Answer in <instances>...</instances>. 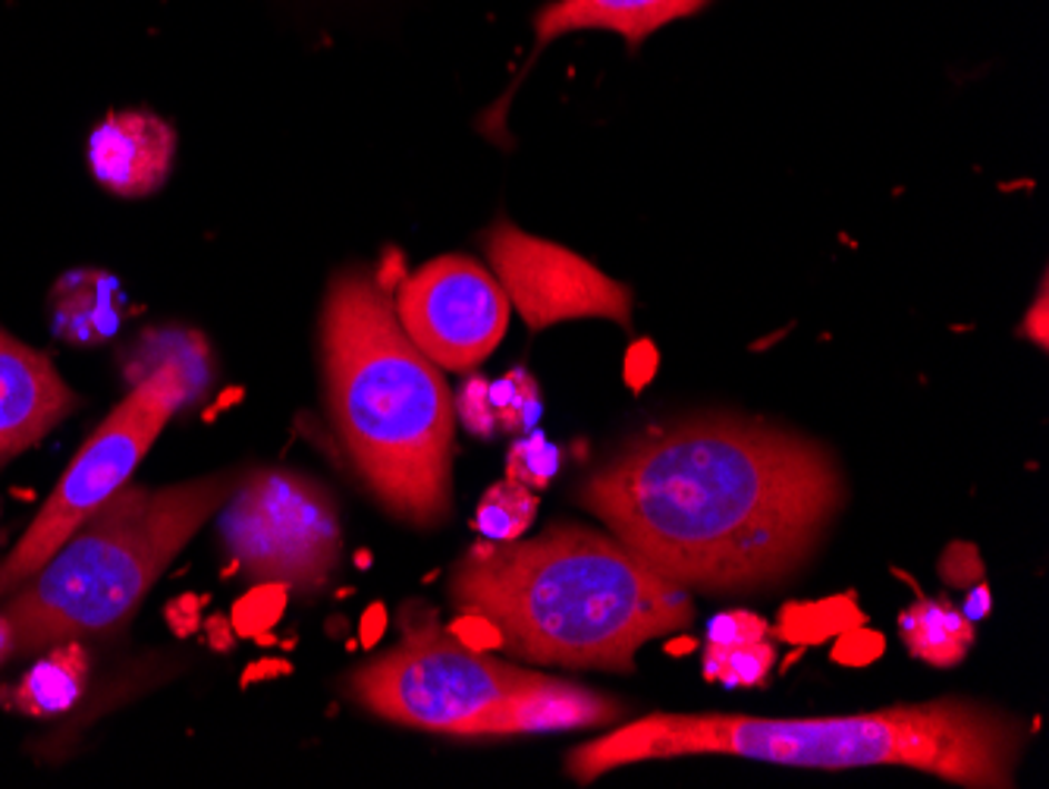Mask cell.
Segmentation results:
<instances>
[{
	"label": "cell",
	"instance_id": "32",
	"mask_svg": "<svg viewBox=\"0 0 1049 789\" xmlns=\"http://www.w3.org/2000/svg\"><path fill=\"white\" fill-rule=\"evenodd\" d=\"M10 658H17V632L10 616L0 611V666L7 664Z\"/></svg>",
	"mask_w": 1049,
	"mask_h": 789
},
{
	"label": "cell",
	"instance_id": "19",
	"mask_svg": "<svg viewBox=\"0 0 1049 789\" xmlns=\"http://www.w3.org/2000/svg\"><path fill=\"white\" fill-rule=\"evenodd\" d=\"M488 393L493 416H497V428L507 435H522L541 419V390L535 384L531 371H507L503 378L490 381Z\"/></svg>",
	"mask_w": 1049,
	"mask_h": 789
},
{
	"label": "cell",
	"instance_id": "29",
	"mask_svg": "<svg viewBox=\"0 0 1049 789\" xmlns=\"http://www.w3.org/2000/svg\"><path fill=\"white\" fill-rule=\"evenodd\" d=\"M880 651H883V639H876V635H871V632L861 630V632H849V635L842 639V645L836 654H840V661H845L849 654H855L852 661H871V658H876Z\"/></svg>",
	"mask_w": 1049,
	"mask_h": 789
},
{
	"label": "cell",
	"instance_id": "3",
	"mask_svg": "<svg viewBox=\"0 0 1049 789\" xmlns=\"http://www.w3.org/2000/svg\"><path fill=\"white\" fill-rule=\"evenodd\" d=\"M1028 727L1014 714L968 699L892 704L849 718L645 714L588 739L566 758L576 783L664 758L729 754L788 768H914L962 787H1014Z\"/></svg>",
	"mask_w": 1049,
	"mask_h": 789
},
{
	"label": "cell",
	"instance_id": "4",
	"mask_svg": "<svg viewBox=\"0 0 1049 789\" xmlns=\"http://www.w3.org/2000/svg\"><path fill=\"white\" fill-rule=\"evenodd\" d=\"M321 359L336 438L362 485L409 526H440L453 507V393L365 267L331 281Z\"/></svg>",
	"mask_w": 1049,
	"mask_h": 789
},
{
	"label": "cell",
	"instance_id": "11",
	"mask_svg": "<svg viewBox=\"0 0 1049 789\" xmlns=\"http://www.w3.org/2000/svg\"><path fill=\"white\" fill-rule=\"evenodd\" d=\"M79 409L51 359L0 328V466L48 438Z\"/></svg>",
	"mask_w": 1049,
	"mask_h": 789
},
{
	"label": "cell",
	"instance_id": "8",
	"mask_svg": "<svg viewBox=\"0 0 1049 789\" xmlns=\"http://www.w3.org/2000/svg\"><path fill=\"white\" fill-rule=\"evenodd\" d=\"M217 535L233 566L255 582L321 592L343 557L333 494L293 469H255L217 509Z\"/></svg>",
	"mask_w": 1049,
	"mask_h": 789
},
{
	"label": "cell",
	"instance_id": "30",
	"mask_svg": "<svg viewBox=\"0 0 1049 789\" xmlns=\"http://www.w3.org/2000/svg\"><path fill=\"white\" fill-rule=\"evenodd\" d=\"M386 630V611L384 604H371L362 616V645L365 649H374L378 645V639L384 635Z\"/></svg>",
	"mask_w": 1049,
	"mask_h": 789
},
{
	"label": "cell",
	"instance_id": "31",
	"mask_svg": "<svg viewBox=\"0 0 1049 789\" xmlns=\"http://www.w3.org/2000/svg\"><path fill=\"white\" fill-rule=\"evenodd\" d=\"M1033 312H1037V321H1028L1021 333L1025 337H1033L1037 340V347H1047V296H1043V290H1040V299H1037V305H1033Z\"/></svg>",
	"mask_w": 1049,
	"mask_h": 789
},
{
	"label": "cell",
	"instance_id": "28",
	"mask_svg": "<svg viewBox=\"0 0 1049 789\" xmlns=\"http://www.w3.org/2000/svg\"><path fill=\"white\" fill-rule=\"evenodd\" d=\"M290 673H293V664L286 658H258L255 664H248L243 670V689L258 683H274V680L290 676Z\"/></svg>",
	"mask_w": 1049,
	"mask_h": 789
},
{
	"label": "cell",
	"instance_id": "23",
	"mask_svg": "<svg viewBox=\"0 0 1049 789\" xmlns=\"http://www.w3.org/2000/svg\"><path fill=\"white\" fill-rule=\"evenodd\" d=\"M453 412L462 419V425L478 435V438H490L493 431H500L497 428V416H493V406H490V393H488V381L484 378H469L462 390L455 393L453 400Z\"/></svg>",
	"mask_w": 1049,
	"mask_h": 789
},
{
	"label": "cell",
	"instance_id": "1",
	"mask_svg": "<svg viewBox=\"0 0 1049 789\" xmlns=\"http://www.w3.org/2000/svg\"><path fill=\"white\" fill-rule=\"evenodd\" d=\"M576 500L685 592H752L811 561L845 481L836 457L805 435L695 416L626 440Z\"/></svg>",
	"mask_w": 1049,
	"mask_h": 789
},
{
	"label": "cell",
	"instance_id": "22",
	"mask_svg": "<svg viewBox=\"0 0 1049 789\" xmlns=\"http://www.w3.org/2000/svg\"><path fill=\"white\" fill-rule=\"evenodd\" d=\"M560 447L550 444L541 431H531L528 438H519L509 447L507 475L531 491H543L560 473Z\"/></svg>",
	"mask_w": 1049,
	"mask_h": 789
},
{
	"label": "cell",
	"instance_id": "12",
	"mask_svg": "<svg viewBox=\"0 0 1049 789\" xmlns=\"http://www.w3.org/2000/svg\"><path fill=\"white\" fill-rule=\"evenodd\" d=\"M176 158V133L151 110H114L88 139L95 179L122 198H145L167 183Z\"/></svg>",
	"mask_w": 1049,
	"mask_h": 789
},
{
	"label": "cell",
	"instance_id": "13",
	"mask_svg": "<svg viewBox=\"0 0 1049 789\" xmlns=\"http://www.w3.org/2000/svg\"><path fill=\"white\" fill-rule=\"evenodd\" d=\"M707 3L710 0H550L535 17L531 64L550 41L572 32H612L629 51H638L647 36L676 19L695 17Z\"/></svg>",
	"mask_w": 1049,
	"mask_h": 789
},
{
	"label": "cell",
	"instance_id": "24",
	"mask_svg": "<svg viewBox=\"0 0 1049 789\" xmlns=\"http://www.w3.org/2000/svg\"><path fill=\"white\" fill-rule=\"evenodd\" d=\"M764 635H767V623H764L761 616L745 614V611H733V614H719L710 620V626H707V645L735 649V645L761 642Z\"/></svg>",
	"mask_w": 1049,
	"mask_h": 789
},
{
	"label": "cell",
	"instance_id": "6",
	"mask_svg": "<svg viewBox=\"0 0 1049 789\" xmlns=\"http://www.w3.org/2000/svg\"><path fill=\"white\" fill-rule=\"evenodd\" d=\"M346 692L378 718L462 739L597 730L626 714L612 695L465 649L434 614L405 620L400 645L352 670Z\"/></svg>",
	"mask_w": 1049,
	"mask_h": 789
},
{
	"label": "cell",
	"instance_id": "33",
	"mask_svg": "<svg viewBox=\"0 0 1049 789\" xmlns=\"http://www.w3.org/2000/svg\"><path fill=\"white\" fill-rule=\"evenodd\" d=\"M987 611H990V592H987V588L980 585L978 592L971 595V604H968V611H962V614L968 616V620H980V616H987Z\"/></svg>",
	"mask_w": 1049,
	"mask_h": 789
},
{
	"label": "cell",
	"instance_id": "21",
	"mask_svg": "<svg viewBox=\"0 0 1049 789\" xmlns=\"http://www.w3.org/2000/svg\"><path fill=\"white\" fill-rule=\"evenodd\" d=\"M773 661H776V651L769 649L764 639L752 645H735V649L707 645L704 676L723 685H757L769 673Z\"/></svg>",
	"mask_w": 1049,
	"mask_h": 789
},
{
	"label": "cell",
	"instance_id": "17",
	"mask_svg": "<svg viewBox=\"0 0 1049 789\" xmlns=\"http://www.w3.org/2000/svg\"><path fill=\"white\" fill-rule=\"evenodd\" d=\"M902 642L909 645L914 658L928 661L933 666H955L974 642L971 620L952 607L949 601H914L899 616Z\"/></svg>",
	"mask_w": 1049,
	"mask_h": 789
},
{
	"label": "cell",
	"instance_id": "25",
	"mask_svg": "<svg viewBox=\"0 0 1049 789\" xmlns=\"http://www.w3.org/2000/svg\"><path fill=\"white\" fill-rule=\"evenodd\" d=\"M210 604L208 595H195V592H183L167 601L164 607V620H167V630L174 632L176 639H189L195 632L202 630V620H205V607Z\"/></svg>",
	"mask_w": 1049,
	"mask_h": 789
},
{
	"label": "cell",
	"instance_id": "10",
	"mask_svg": "<svg viewBox=\"0 0 1049 789\" xmlns=\"http://www.w3.org/2000/svg\"><path fill=\"white\" fill-rule=\"evenodd\" d=\"M481 243L509 305L531 331L576 318H607L631 328L629 286L612 281L572 249L531 236L507 217L493 221Z\"/></svg>",
	"mask_w": 1049,
	"mask_h": 789
},
{
	"label": "cell",
	"instance_id": "26",
	"mask_svg": "<svg viewBox=\"0 0 1049 789\" xmlns=\"http://www.w3.org/2000/svg\"><path fill=\"white\" fill-rule=\"evenodd\" d=\"M447 630L453 632V639H459L465 649H474V651L503 649V642H500V630L490 623L488 616L462 614V611H459L455 623H450Z\"/></svg>",
	"mask_w": 1049,
	"mask_h": 789
},
{
	"label": "cell",
	"instance_id": "16",
	"mask_svg": "<svg viewBox=\"0 0 1049 789\" xmlns=\"http://www.w3.org/2000/svg\"><path fill=\"white\" fill-rule=\"evenodd\" d=\"M158 366H176L186 374L193 403H198L214 384V352L208 337L195 328H151L122 352V378L133 387L141 384Z\"/></svg>",
	"mask_w": 1049,
	"mask_h": 789
},
{
	"label": "cell",
	"instance_id": "5",
	"mask_svg": "<svg viewBox=\"0 0 1049 789\" xmlns=\"http://www.w3.org/2000/svg\"><path fill=\"white\" fill-rule=\"evenodd\" d=\"M239 478L243 473L229 469L158 488L122 485L32 579L7 595L3 614L17 632V654L120 630Z\"/></svg>",
	"mask_w": 1049,
	"mask_h": 789
},
{
	"label": "cell",
	"instance_id": "2",
	"mask_svg": "<svg viewBox=\"0 0 1049 789\" xmlns=\"http://www.w3.org/2000/svg\"><path fill=\"white\" fill-rule=\"evenodd\" d=\"M450 597L462 614L488 616L512 658L576 670L631 673L641 645L695 623L685 588L616 535L576 523L472 544Z\"/></svg>",
	"mask_w": 1049,
	"mask_h": 789
},
{
	"label": "cell",
	"instance_id": "9",
	"mask_svg": "<svg viewBox=\"0 0 1049 789\" xmlns=\"http://www.w3.org/2000/svg\"><path fill=\"white\" fill-rule=\"evenodd\" d=\"M509 299L484 264L440 255L421 264L396 290L393 312L409 340L438 369L469 371L503 343Z\"/></svg>",
	"mask_w": 1049,
	"mask_h": 789
},
{
	"label": "cell",
	"instance_id": "7",
	"mask_svg": "<svg viewBox=\"0 0 1049 789\" xmlns=\"http://www.w3.org/2000/svg\"><path fill=\"white\" fill-rule=\"evenodd\" d=\"M186 406H193V393L176 366H158L114 406V412L79 447L17 547L0 561V597L32 579L95 509L129 485L164 425Z\"/></svg>",
	"mask_w": 1049,
	"mask_h": 789
},
{
	"label": "cell",
	"instance_id": "18",
	"mask_svg": "<svg viewBox=\"0 0 1049 789\" xmlns=\"http://www.w3.org/2000/svg\"><path fill=\"white\" fill-rule=\"evenodd\" d=\"M535 516H538V491L524 488L507 475L481 497L472 523L484 542H516V538H524Z\"/></svg>",
	"mask_w": 1049,
	"mask_h": 789
},
{
	"label": "cell",
	"instance_id": "14",
	"mask_svg": "<svg viewBox=\"0 0 1049 789\" xmlns=\"http://www.w3.org/2000/svg\"><path fill=\"white\" fill-rule=\"evenodd\" d=\"M122 286L114 274L79 267L51 290V328L72 347H98L120 331Z\"/></svg>",
	"mask_w": 1049,
	"mask_h": 789
},
{
	"label": "cell",
	"instance_id": "27",
	"mask_svg": "<svg viewBox=\"0 0 1049 789\" xmlns=\"http://www.w3.org/2000/svg\"><path fill=\"white\" fill-rule=\"evenodd\" d=\"M198 632H202L205 645L210 651H217V654H227V651L236 649V639H239L227 614H210L208 620H202V630Z\"/></svg>",
	"mask_w": 1049,
	"mask_h": 789
},
{
	"label": "cell",
	"instance_id": "20",
	"mask_svg": "<svg viewBox=\"0 0 1049 789\" xmlns=\"http://www.w3.org/2000/svg\"><path fill=\"white\" fill-rule=\"evenodd\" d=\"M286 607H290V588L283 582H258L233 601L229 623L239 639L267 642V632L281 623Z\"/></svg>",
	"mask_w": 1049,
	"mask_h": 789
},
{
	"label": "cell",
	"instance_id": "15",
	"mask_svg": "<svg viewBox=\"0 0 1049 789\" xmlns=\"http://www.w3.org/2000/svg\"><path fill=\"white\" fill-rule=\"evenodd\" d=\"M88 680H91L88 649L82 639H67L45 649V658L29 666L22 680L0 699L10 711H19L26 718H60L82 702Z\"/></svg>",
	"mask_w": 1049,
	"mask_h": 789
}]
</instances>
